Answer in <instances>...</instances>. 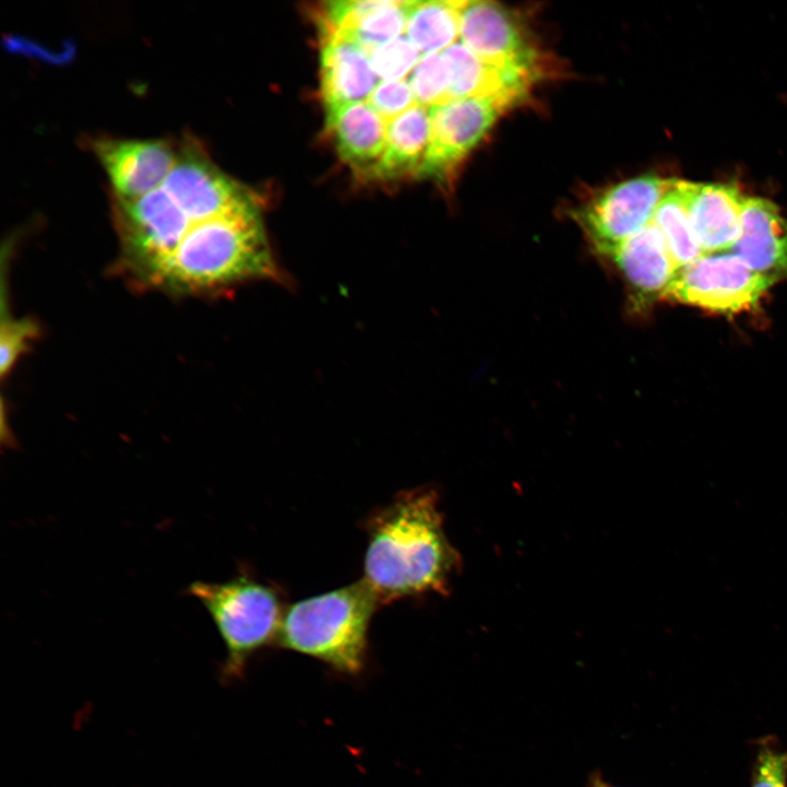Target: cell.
Returning <instances> with one entry per match:
<instances>
[{
	"mask_svg": "<svg viewBox=\"0 0 787 787\" xmlns=\"http://www.w3.org/2000/svg\"><path fill=\"white\" fill-rule=\"evenodd\" d=\"M596 787H609V786H607L604 784H598V785H596Z\"/></svg>",
	"mask_w": 787,
	"mask_h": 787,
	"instance_id": "cell-24",
	"label": "cell"
},
{
	"mask_svg": "<svg viewBox=\"0 0 787 787\" xmlns=\"http://www.w3.org/2000/svg\"><path fill=\"white\" fill-rule=\"evenodd\" d=\"M37 333V327L28 319H13L10 315L2 313L1 320V376L11 371L19 356L26 350Z\"/></svg>",
	"mask_w": 787,
	"mask_h": 787,
	"instance_id": "cell-22",
	"label": "cell"
},
{
	"mask_svg": "<svg viewBox=\"0 0 787 787\" xmlns=\"http://www.w3.org/2000/svg\"><path fill=\"white\" fill-rule=\"evenodd\" d=\"M674 180L651 175L623 180L595 196L576 218L595 248L621 242L651 222Z\"/></svg>",
	"mask_w": 787,
	"mask_h": 787,
	"instance_id": "cell-6",
	"label": "cell"
},
{
	"mask_svg": "<svg viewBox=\"0 0 787 787\" xmlns=\"http://www.w3.org/2000/svg\"><path fill=\"white\" fill-rule=\"evenodd\" d=\"M321 94L325 108L367 102L379 78L369 52L350 38L321 32Z\"/></svg>",
	"mask_w": 787,
	"mask_h": 787,
	"instance_id": "cell-11",
	"label": "cell"
},
{
	"mask_svg": "<svg viewBox=\"0 0 787 787\" xmlns=\"http://www.w3.org/2000/svg\"><path fill=\"white\" fill-rule=\"evenodd\" d=\"M187 591L204 607L223 641L221 681L243 679L251 657L277 641L285 610L279 589L242 569L226 582H193Z\"/></svg>",
	"mask_w": 787,
	"mask_h": 787,
	"instance_id": "cell-3",
	"label": "cell"
},
{
	"mask_svg": "<svg viewBox=\"0 0 787 787\" xmlns=\"http://www.w3.org/2000/svg\"><path fill=\"white\" fill-rule=\"evenodd\" d=\"M776 281L753 271L731 251L709 254L679 268L662 297L736 314L755 306Z\"/></svg>",
	"mask_w": 787,
	"mask_h": 787,
	"instance_id": "cell-4",
	"label": "cell"
},
{
	"mask_svg": "<svg viewBox=\"0 0 787 787\" xmlns=\"http://www.w3.org/2000/svg\"><path fill=\"white\" fill-rule=\"evenodd\" d=\"M449 72V97L496 98L513 105L521 101L535 79L491 63L459 40L442 51Z\"/></svg>",
	"mask_w": 787,
	"mask_h": 787,
	"instance_id": "cell-14",
	"label": "cell"
},
{
	"mask_svg": "<svg viewBox=\"0 0 787 787\" xmlns=\"http://www.w3.org/2000/svg\"><path fill=\"white\" fill-rule=\"evenodd\" d=\"M326 122L341 158L371 177L385 150L387 121L368 102H360L326 108Z\"/></svg>",
	"mask_w": 787,
	"mask_h": 787,
	"instance_id": "cell-15",
	"label": "cell"
},
{
	"mask_svg": "<svg viewBox=\"0 0 787 787\" xmlns=\"http://www.w3.org/2000/svg\"><path fill=\"white\" fill-rule=\"evenodd\" d=\"M512 103L496 98H455L430 108L431 138L419 176L445 180Z\"/></svg>",
	"mask_w": 787,
	"mask_h": 787,
	"instance_id": "cell-5",
	"label": "cell"
},
{
	"mask_svg": "<svg viewBox=\"0 0 787 787\" xmlns=\"http://www.w3.org/2000/svg\"><path fill=\"white\" fill-rule=\"evenodd\" d=\"M367 102L387 122L416 104L409 81L406 79L380 81Z\"/></svg>",
	"mask_w": 787,
	"mask_h": 787,
	"instance_id": "cell-21",
	"label": "cell"
},
{
	"mask_svg": "<svg viewBox=\"0 0 787 787\" xmlns=\"http://www.w3.org/2000/svg\"><path fill=\"white\" fill-rule=\"evenodd\" d=\"M410 1L342 0L325 3L321 32H334L371 52L404 35Z\"/></svg>",
	"mask_w": 787,
	"mask_h": 787,
	"instance_id": "cell-12",
	"label": "cell"
},
{
	"mask_svg": "<svg viewBox=\"0 0 787 787\" xmlns=\"http://www.w3.org/2000/svg\"><path fill=\"white\" fill-rule=\"evenodd\" d=\"M367 548L363 579L380 604L427 594H443L459 567L435 490L400 492L365 521Z\"/></svg>",
	"mask_w": 787,
	"mask_h": 787,
	"instance_id": "cell-1",
	"label": "cell"
},
{
	"mask_svg": "<svg viewBox=\"0 0 787 787\" xmlns=\"http://www.w3.org/2000/svg\"><path fill=\"white\" fill-rule=\"evenodd\" d=\"M430 138V108L420 104L388 121L385 150L371 178L392 180L419 176Z\"/></svg>",
	"mask_w": 787,
	"mask_h": 787,
	"instance_id": "cell-16",
	"label": "cell"
},
{
	"mask_svg": "<svg viewBox=\"0 0 787 787\" xmlns=\"http://www.w3.org/2000/svg\"><path fill=\"white\" fill-rule=\"evenodd\" d=\"M378 597L362 578L285 608L275 644L345 674L366 663L369 624Z\"/></svg>",
	"mask_w": 787,
	"mask_h": 787,
	"instance_id": "cell-2",
	"label": "cell"
},
{
	"mask_svg": "<svg viewBox=\"0 0 787 787\" xmlns=\"http://www.w3.org/2000/svg\"><path fill=\"white\" fill-rule=\"evenodd\" d=\"M463 1H410L404 36L422 56L442 52L459 40Z\"/></svg>",
	"mask_w": 787,
	"mask_h": 787,
	"instance_id": "cell-17",
	"label": "cell"
},
{
	"mask_svg": "<svg viewBox=\"0 0 787 787\" xmlns=\"http://www.w3.org/2000/svg\"><path fill=\"white\" fill-rule=\"evenodd\" d=\"M596 250L614 263L639 307L662 297L678 270L660 231L653 222L634 235Z\"/></svg>",
	"mask_w": 787,
	"mask_h": 787,
	"instance_id": "cell-9",
	"label": "cell"
},
{
	"mask_svg": "<svg viewBox=\"0 0 787 787\" xmlns=\"http://www.w3.org/2000/svg\"><path fill=\"white\" fill-rule=\"evenodd\" d=\"M787 751L767 739L762 742L753 765L751 787H786Z\"/></svg>",
	"mask_w": 787,
	"mask_h": 787,
	"instance_id": "cell-23",
	"label": "cell"
},
{
	"mask_svg": "<svg viewBox=\"0 0 787 787\" xmlns=\"http://www.w3.org/2000/svg\"><path fill=\"white\" fill-rule=\"evenodd\" d=\"M459 42L482 59L522 72L535 80L540 54L507 9L492 1H463Z\"/></svg>",
	"mask_w": 787,
	"mask_h": 787,
	"instance_id": "cell-7",
	"label": "cell"
},
{
	"mask_svg": "<svg viewBox=\"0 0 787 787\" xmlns=\"http://www.w3.org/2000/svg\"><path fill=\"white\" fill-rule=\"evenodd\" d=\"M730 251L757 273L777 280L787 275V220L774 202L745 198L740 236Z\"/></svg>",
	"mask_w": 787,
	"mask_h": 787,
	"instance_id": "cell-13",
	"label": "cell"
},
{
	"mask_svg": "<svg viewBox=\"0 0 787 787\" xmlns=\"http://www.w3.org/2000/svg\"><path fill=\"white\" fill-rule=\"evenodd\" d=\"M104 167L115 201L131 202L162 185L178 149L165 140L96 139L92 144Z\"/></svg>",
	"mask_w": 787,
	"mask_h": 787,
	"instance_id": "cell-8",
	"label": "cell"
},
{
	"mask_svg": "<svg viewBox=\"0 0 787 787\" xmlns=\"http://www.w3.org/2000/svg\"><path fill=\"white\" fill-rule=\"evenodd\" d=\"M689 220L704 255L731 250L747 197L733 184L682 181Z\"/></svg>",
	"mask_w": 787,
	"mask_h": 787,
	"instance_id": "cell-10",
	"label": "cell"
},
{
	"mask_svg": "<svg viewBox=\"0 0 787 787\" xmlns=\"http://www.w3.org/2000/svg\"><path fill=\"white\" fill-rule=\"evenodd\" d=\"M408 81L416 104L431 108L450 101L449 72L442 52L422 56Z\"/></svg>",
	"mask_w": 787,
	"mask_h": 787,
	"instance_id": "cell-19",
	"label": "cell"
},
{
	"mask_svg": "<svg viewBox=\"0 0 787 787\" xmlns=\"http://www.w3.org/2000/svg\"><path fill=\"white\" fill-rule=\"evenodd\" d=\"M682 181L674 180L651 220L660 231L678 269L704 255L689 220Z\"/></svg>",
	"mask_w": 787,
	"mask_h": 787,
	"instance_id": "cell-18",
	"label": "cell"
},
{
	"mask_svg": "<svg viewBox=\"0 0 787 787\" xmlns=\"http://www.w3.org/2000/svg\"><path fill=\"white\" fill-rule=\"evenodd\" d=\"M369 56L381 81L406 79L422 57L404 35L375 48Z\"/></svg>",
	"mask_w": 787,
	"mask_h": 787,
	"instance_id": "cell-20",
	"label": "cell"
}]
</instances>
